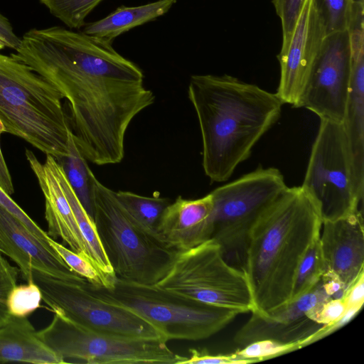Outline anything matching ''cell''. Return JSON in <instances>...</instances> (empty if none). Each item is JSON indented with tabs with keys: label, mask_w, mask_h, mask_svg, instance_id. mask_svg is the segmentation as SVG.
Instances as JSON below:
<instances>
[{
	"label": "cell",
	"mask_w": 364,
	"mask_h": 364,
	"mask_svg": "<svg viewBox=\"0 0 364 364\" xmlns=\"http://www.w3.org/2000/svg\"><path fill=\"white\" fill-rule=\"evenodd\" d=\"M15 51L11 56L67 100L70 127L85 159L99 166L121 162L130 123L155 102L141 68L112 42L58 26L29 30Z\"/></svg>",
	"instance_id": "obj_1"
},
{
	"label": "cell",
	"mask_w": 364,
	"mask_h": 364,
	"mask_svg": "<svg viewBox=\"0 0 364 364\" xmlns=\"http://www.w3.org/2000/svg\"><path fill=\"white\" fill-rule=\"evenodd\" d=\"M188 91L200 127L204 172L211 182L225 181L278 120L283 103L275 93L228 75H193Z\"/></svg>",
	"instance_id": "obj_2"
},
{
	"label": "cell",
	"mask_w": 364,
	"mask_h": 364,
	"mask_svg": "<svg viewBox=\"0 0 364 364\" xmlns=\"http://www.w3.org/2000/svg\"><path fill=\"white\" fill-rule=\"evenodd\" d=\"M321 226L317 204L301 186L289 187L259 218L249 235L243 267L253 313L267 316L290 301L296 269L319 238Z\"/></svg>",
	"instance_id": "obj_3"
},
{
	"label": "cell",
	"mask_w": 364,
	"mask_h": 364,
	"mask_svg": "<svg viewBox=\"0 0 364 364\" xmlns=\"http://www.w3.org/2000/svg\"><path fill=\"white\" fill-rule=\"evenodd\" d=\"M58 87L23 61L0 53V122L58 161L68 154L71 131Z\"/></svg>",
	"instance_id": "obj_4"
},
{
	"label": "cell",
	"mask_w": 364,
	"mask_h": 364,
	"mask_svg": "<svg viewBox=\"0 0 364 364\" xmlns=\"http://www.w3.org/2000/svg\"><path fill=\"white\" fill-rule=\"evenodd\" d=\"M93 219L106 256L117 278L156 285L171 268L178 252L138 228L115 191L91 176Z\"/></svg>",
	"instance_id": "obj_5"
},
{
	"label": "cell",
	"mask_w": 364,
	"mask_h": 364,
	"mask_svg": "<svg viewBox=\"0 0 364 364\" xmlns=\"http://www.w3.org/2000/svg\"><path fill=\"white\" fill-rule=\"evenodd\" d=\"M86 287L98 297L123 306L153 326L166 342L198 341L225 328L239 314L160 289L117 277L111 289Z\"/></svg>",
	"instance_id": "obj_6"
},
{
	"label": "cell",
	"mask_w": 364,
	"mask_h": 364,
	"mask_svg": "<svg viewBox=\"0 0 364 364\" xmlns=\"http://www.w3.org/2000/svg\"><path fill=\"white\" fill-rule=\"evenodd\" d=\"M288 188L279 170L259 167L210 193L213 200L211 239L218 243L228 263L243 271L252 228Z\"/></svg>",
	"instance_id": "obj_7"
},
{
	"label": "cell",
	"mask_w": 364,
	"mask_h": 364,
	"mask_svg": "<svg viewBox=\"0 0 364 364\" xmlns=\"http://www.w3.org/2000/svg\"><path fill=\"white\" fill-rule=\"evenodd\" d=\"M156 286L238 314L255 310L244 272L226 262L220 245L213 239L178 252L169 272Z\"/></svg>",
	"instance_id": "obj_8"
},
{
	"label": "cell",
	"mask_w": 364,
	"mask_h": 364,
	"mask_svg": "<svg viewBox=\"0 0 364 364\" xmlns=\"http://www.w3.org/2000/svg\"><path fill=\"white\" fill-rule=\"evenodd\" d=\"M325 220L348 216L363 205L348 139L341 122L320 119L304 181L300 186Z\"/></svg>",
	"instance_id": "obj_9"
},
{
	"label": "cell",
	"mask_w": 364,
	"mask_h": 364,
	"mask_svg": "<svg viewBox=\"0 0 364 364\" xmlns=\"http://www.w3.org/2000/svg\"><path fill=\"white\" fill-rule=\"evenodd\" d=\"M40 340L64 363L90 364H181L186 356L173 353L162 338H128L99 333L55 314Z\"/></svg>",
	"instance_id": "obj_10"
},
{
	"label": "cell",
	"mask_w": 364,
	"mask_h": 364,
	"mask_svg": "<svg viewBox=\"0 0 364 364\" xmlns=\"http://www.w3.org/2000/svg\"><path fill=\"white\" fill-rule=\"evenodd\" d=\"M32 281L55 314L87 330L128 338H162L153 326L135 313L89 291L87 282H72L35 269Z\"/></svg>",
	"instance_id": "obj_11"
},
{
	"label": "cell",
	"mask_w": 364,
	"mask_h": 364,
	"mask_svg": "<svg viewBox=\"0 0 364 364\" xmlns=\"http://www.w3.org/2000/svg\"><path fill=\"white\" fill-rule=\"evenodd\" d=\"M351 78V52L348 31L326 36L299 107L320 119L343 123Z\"/></svg>",
	"instance_id": "obj_12"
},
{
	"label": "cell",
	"mask_w": 364,
	"mask_h": 364,
	"mask_svg": "<svg viewBox=\"0 0 364 364\" xmlns=\"http://www.w3.org/2000/svg\"><path fill=\"white\" fill-rule=\"evenodd\" d=\"M325 37L314 0H305L289 42L278 55L280 78L275 94L283 105L299 107Z\"/></svg>",
	"instance_id": "obj_13"
},
{
	"label": "cell",
	"mask_w": 364,
	"mask_h": 364,
	"mask_svg": "<svg viewBox=\"0 0 364 364\" xmlns=\"http://www.w3.org/2000/svg\"><path fill=\"white\" fill-rule=\"evenodd\" d=\"M330 298L322 277L309 292L274 309L267 316L252 312L251 317L237 331L233 341L240 347L267 339L304 347L305 342L323 326L309 318L307 312Z\"/></svg>",
	"instance_id": "obj_14"
},
{
	"label": "cell",
	"mask_w": 364,
	"mask_h": 364,
	"mask_svg": "<svg viewBox=\"0 0 364 364\" xmlns=\"http://www.w3.org/2000/svg\"><path fill=\"white\" fill-rule=\"evenodd\" d=\"M0 252L18 267L23 279L32 282V270L38 269L72 282L85 279L73 271L53 249L46 246L18 219L0 205Z\"/></svg>",
	"instance_id": "obj_15"
},
{
	"label": "cell",
	"mask_w": 364,
	"mask_h": 364,
	"mask_svg": "<svg viewBox=\"0 0 364 364\" xmlns=\"http://www.w3.org/2000/svg\"><path fill=\"white\" fill-rule=\"evenodd\" d=\"M326 274L336 278L346 291L364 272L363 210L322 222L319 236Z\"/></svg>",
	"instance_id": "obj_16"
},
{
	"label": "cell",
	"mask_w": 364,
	"mask_h": 364,
	"mask_svg": "<svg viewBox=\"0 0 364 364\" xmlns=\"http://www.w3.org/2000/svg\"><path fill=\"white\" fill-rule=\"evenodd\" d=\"M213 209L210 193L195 200L179 196L162 213L156 229L157 240L176 252L198 246L212 237Z\"/></svg>",
	"instance_id": "obj_17"
},
{
	"label": "cell",
	"mask_w": 364,
	"mask_h": 364,
	"mask_svg": "<svg viewBox=\"0 0 364 364\" xmlns=\"http://www.w3.org/2000/svg\"><path fill=\"white\" fill-rule=\"evenodd\" d=\"M25 154L45 198L48 235L53 239L61 238L69 249L90 262L86 242L57 175V160L47 154L42 164L31 151L26 149Z\"/></svg>",
	"instance_id": "obj_18"
},
{
	"label": "cell",
	"mask_w": 364,
	"mask_h": 364,
	"mask_svg": "<svg viewBox=\"0 0 364 364\" xmlns=\"http://www.w3.org/2000/svg\"><path fill=\"white\" fill-rule=\"evenodd\" d=\"M351 78L346 106L343 127L352 156L358 191L364 193V33L349 34Z\"/></svg>",
	"instance_id": "obj_19"
},
{
	"label": "cell",
	"mask_w": 364,
	"mask_h": 364,
	"mask_svg": "<svg viewBox=\"0 0 364 364\" xmlns=\"http://www.w3.org/2000/svg\"><path fill=\"white\" fill-rule=\"evenodd\" d=\"M58 364L64 361L38 338L27 317L12 316L0 326V363Z\"/></svg>",
	"instance_id": "obj_20"
},
{
	"label": "cell",
	"mask_w": 364,
	"mask_h": 364,
	"mask_svg": "<svg viewBox=\"0 0 364 364\" xmlns=\"http://www.w3.org/2000/svg\"><path fill=\"white\" fill-rule=\"evenodd\" d=\"M177 0H158L136 6L122 5L103 18L85 25L82 32L112 42L132 28L166 14Z\"/></svg>",
	"instance_id": "obj_21"
},
{
	"label": "cell",
	"mask_w": 364,
	"mask_h": 364,
	"mask_svg": "<svg viewBox=\"0 0 364 364\" xmlns=\"http://www.w3.org/2000/svg\"><path fill=\"white\" fill-rule=\"evenodd\" d=\"M115 195L135 225L157 240L156 226L164 210L171 203L170 199L123 191L115 192Z\"/></svg>",
	"instance_id": "obj_22"
},
{
	"label": "cell",
	"mask_w": 364,
	"mask_h": 364,
	"mask_svg": "<svg viewBox=\"0 0 364 364\" xmlns=\"http://www.w3.org/2000/svg\"><path fill=\"white\" fill-rule=\"evenodd\" d=\"M68 154L58 162L80 203L93 219L91 176L87 160L78 149L70 131L68 140ZM94 220V219H93Z\"/></svg>",
	"instance_id": "obj_23"
},
{
	"label": "cell",
	"mask_w": 364,
	"mask_h": 364,
	"mask_svg": "<svg viewBox=\"0 0 364 364\" xmlns=\"http://www.w3.org/2000/svg\"><path fill=\"white\" fill-rule=\"evenodd\" d=\"M326 272L319 238L309 247L301 259L294 279L290 301L309 292Z\"/></svg>",
	"instance_id": "obj_24"
},
{
	"label": "cell",
	"mask_w": 364,
	"mask_h": 364,
	"mask_svg": "<svg viewBox=\"0 0 364 364\" xmlns=\"http://www.w3.org/2000/svg\"><path fill=\"white\" fill-rule=\"evenodd\" d=\"M103 0H39L70 29L85 26L86 17Z\"/></svg>",
	"instance_id": "obj_25"
},
{
	"label": "cell",
	"mask_w": 364,
	"mask_h": 364,
	"mask_svg": "<svg viewBox=\"0 0 364 364\" xmlns=\"http://www.w3.org/2000/svg\"><path fill=\"white\" fill-rule=\"evenodd\" d=\"M358 1L362 0H314L326 36L348 30Z\"/></svg>",
	"instance_id": "obj_26"
},
{
	"label": "cell",
	"mask_w": 364,
	"mask_h": 364,
	"mask_svg": "<svg viewBox=\"0 0 364 364\" xmlns=\"http://www.w3.org/2000/svg\"><path fill=\"white\" fill-rule=\"evenodd\" d=\"M42 300L41 289L32 281L16 284L9 294L7 305L11 315L26 317L40 307Z\"/></svg>",
	"instance_id": "obj_27"
},
{
	"label": "cell",
	"mask_w": 364,
	"mask_h": 364,
	"mask_svg": "<svg viewBox=\"0 0 364 364\" xmlns=\"http://www.w3.org/2000/svg\"><path fill=\"white\" fill-rule=\"evenodd\" d=\"M49 243L54 251L73 271L85 279L90 284L103 287V282L100 273L90 261L60 244L52 237H50Z\"/></svg>",
	"instance_id": "obj_28"
},
{
	"label": "cell",
	"mask_w": 364,
	"mask_h": 364,
	"mask_svg": "<svg viewBox=\"0 0 364 364\" xmlns=\"http://www.w3.org/2000/svg\"><path fill=\"white\" fill-rule=\"evenodd\" d=\"M296 343L285 344L272 340H261L249 343L235 351L240 356L250 360L259 362L299 349Z\"/></svg>",
	"instance_id": "obj_29"
},
{
	"label": "cell",
	"mask_w": 364,
	"mask_h": 364,
	"mask_svg": "<svg viewBox=\"0 0 364 364\" xmlns=\"http://www.w3.org/2000/svg\"><path fill=\"white\" fill-rule=\"evenodd\" d=\"M277 16L281 20L282 44L281 50L287 46L292 36L305 0H272Z\"/></svg>",
	"instance_id": "obj_30"
},
{
	"label": "cell",
	"mask_w": 364,
	"mask_h": 364,
	"mask_svg": "<svg viewBox=\"0 0 364 364\" xmlns=\"http://www.w3.org/2000/svg\"><path fill=\"white\" fill-rule=\"evenodd\" d=\"M19 269L12 266L0 252V326L8 322L9 313L7 299L11 289L17 284Z\"/></svg>",
	"instance_id": "obj_31"
},
{
	"label": "cell",
	"mask_w": 364,
	"mask_h": 364,
	"mask_svg": "<svg viewBox=\"0 0 364 364\" xmlns=\"http://www.w3.org/2000/svg\"><path fill=\"white\" fill-rule=\"evenodd\" d=\"M347 308L342 299H328L307 312V316L315 322L326 326L340 320Z\"/></svg>",
	"instance_id": "obj_32"
},
{
	"label": "cell",
	"mask_w": 364,
	"mask_h": 364,
	"mask_svg": "<svg viewBox=\"0 0 364 364\" xmlns=\"http://www.w3.org/2000/svg\"><path fill=\"white\" fill-rule=\"evenodd\" d=\"M0 205L18 219L46 246L50 247V236L43 230L0 187Z\"/></svg>",
	"instance_id": "obj_33"
},
{
	"label": "cell",
	"mask_w": 364,
	"mask_h": 364,
	"mask_svg": "<svg viewBox=\"0 0 364 364\" xmlns=\"http://www.w3.org/2000/svg\"><path fill=\"white\" fill-rule=\"evenodd\" d=\"M190 355L186 356L181 364H235L250 363L235 352L227 355H213L205 350L190 349Z\"/></svg>",
	"instance_id": "obj_34"
},
{
	"label": "cell",
	"mask_w": 364,
	"mask_h": 364,
	"mask_svg": "<svg viewBox=\"0 0 364 364\" xmlns=\"http://www.w3.org/2000/svg\"><path fill=\"white\" fill-rule=\"evenodd\" d=\"M347 309L361 307L364 303V272L346 291L342 298Z\"/></svg>",
	"instance_id": "obj_35"
},
{
	"label": "cell",
	"mask_w": 364,
	"mask_h": 364,
	"mask_svg": "<svg viewBox=\"0 0 364 364\" xmlns=\"http://www.w3.org/2000/svg\"><path fill=\"white\" fill-rule=\"evenodd\" d=\"M0 38L6 47L16 49L20 45L21 38L17 37L9 21L0 13Z\"/></svg>",
	"instance_id": "obj_36"
},
{
	"label": "cell",
	"mask_w": 364,
	"mask_h": 364,
	"mask_svg": "<svg viewBox=\"0 0 364 364\" xmlns=\"http://www.w3.org/2000/svg\"><path fill=\"white\" fill-rule=\"evenodd\" d=\"M0 187L9 196L14 193L11 177L0 147Z\"/></svg>",
	"instance_id": "obj_37"
},
{
	"label": "cell",
	"mask_w": 364,
	"mask_h": 364,
	"mask_svg": "<svg viewBox=\"0 0 364 364\" xmlns=\"http://www.w3.org/2000/svg\"><path fill=\"white\" fill-rule=\"evenodd\" d=\"M6 47L4 42L0 38V50Z\"/></svg>",
	"instance_id": "obj_38"
},
{
	"label": "cell",
	"mask_w": 364,
	"mask_h": 364,
	"mask_svg": "<svg viewBox=\"0 0 364 364\" xmlns=\"http://www.w3.org/2000/svg\"><path fill=\"white\" fill-rule=\"evenodd\" d=\"M3 132H4V129H3V127H2V125H1V122H0V134H1V133H3Z\"/></svg>",
	"instance_id": "obj_39"
}]
</instances>
